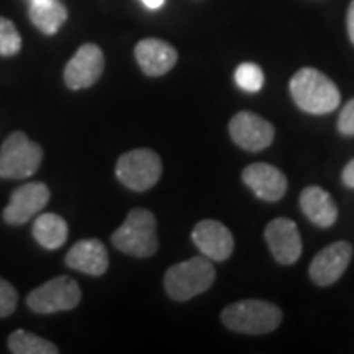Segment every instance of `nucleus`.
Listing matches in <instances>:
<instances>
[{
    "label": "nucleus",
    "mask_w": 354,
    "mask_h": 354,
    "mask_svg": "<svg viewBox=\"0 0 354 354\" xmlns=\"http://www.w3.org/2000/svg\"><path fill=\"white\" fill-rule=\"evenodd\" d=\"M289 91L297 107L312 115L333 112L342 102V94L336 84L313 68L297 71L290 79Z\"/></svg>",
    "instance_id": "f257e3e1"
},
{
    "label": "nucleus",
    "mask_w": 354,
    "mask_h": 354,
    "mask_svg": "<svg viewBox=\"0 0 354 354\" xmlns=\"http://www.w3.org/2000/svg\"><path fill=\"white\" fill-rule=\"evenodd\" d=\"M215 276L212 261L205 256H196L167 269L165 289L172 300L185 302L209 290L214 286Z\"/></svg>",
    "instance_id": "f03ea898"
},
{
    "label": "nucleus",
    "mask_w": 354,
    "mask_h": 354,
    "mask_svg": "<svg viewBox=\"0 0 354 354\" xmlns=\"http://www.w3.org/2000/svg\"><path fill=\"white\" fill-rule=\"evenodd\" d=\"M156 216L146 209H133L128 214L122 227L115 230L112 243L122 253L136 256V258H149L156 254L158 241Z\"/></svg>",
    "instance_id": "7ed1b4c3"
},
{
    "label": "nucleus",
    "mask_w": 354,
    "mask_h": 354,
    "mask_svg": "<svg viewBox=\"0 0 354 354\" xmlns=\"http://www.w3.org/2000/svg\"><path fill=\"white\" fill-rule=\"evenodd\" d=\"M221 322L238 333L266 335L281 325L282 312L277 305L264 300H241L223 308Z\"/></svg>",
    "instance_id": "20e7f679"
},
{
    "label": "nucleus",
    "mask_w": 354,
    "mask_h": 354,
    "mask_svg": "<svg viewBox=\"0 0 354 354\" xmlns=\"http://www.w3.org/2000/svg\"><path fill=\"white\" fill-rule=\"evenodd\" d=\"M43 161V148L25 135L13 131L0 148V177L25 179L38 171Z\"/></svg>",
    "instance_id": "39448f33"
},
{
    "label": "nucleus",
    "mask_w": 354,
    "mask_h": 354,
    "mask_svg": "<svg viewBox=\"0 0 354 354\" xmlns=\"http://www.w3.org/2000/svg\"><path fill=\"white\" fill-rule=\"evenodd\" d=\"M115 172L125 187L135 192H143L156 185L161 179L162 162L153 149H131L118 158Z\"/></svg>",
    "instance_id": "423d86ee"
},
{
    "label": "nucleus",
    "mask_w": 354,
    "mask_h": 354,
    "mask_svg": "<svg viewBox=\"0 0 354 354\" xmlns=\"http://www.w3.org/2000/svg\"><path fill=\"white\" fill-rule=\"evenodd\" d=\"M81 297L77 282L69 276H59L30 292L26 304L37 313H56L76 308Z\"/></svg>",
    "instance_id": "0eeeda50"
},
{
    "label": "nucleus",
    "mask_w": 354,
    "mask_h": 354,
    "mask_svg": "<svg viewBox=\"0 0 354 354\" xmlns=\"http://www.w3.org/2000/svg\"><path fill=\"white\" fill-rule=\"evenodd\" d=\"M230 136L246 151H263L274 141V127L266 118L253 112H238L230 120Z\"/></svg>",
    "instance_id": "6e6552de"
},
{
    "label": "nucleus",
    "mask_w": 354,
    "mask_h": 354,
    "mask_svg": "<svg viewBox=\"0 0 354 354\" xmlns=\"http://www.w3.org/2000/svg\"><path fill=\"white\" fill-rule=\"evenodd\" d=\"M105 68L104 53L97 44L86 43L64 68V82L73 91L87 88L99 81Z\"/></svg>",
    "instance_id": "1a4fd4ad"
},
{
    "label": "nucleus",
    "mask_w": 354,
    "mask_h": 354,
    "mask_svg": "<svg viewBox=\"0 0 354 354\" xmlns=\"http://www.w3.org/2000/svg\"><path fill=\"white\" fill-rule=\"evenodd\" d=\"M353 258V246L348 241H336L323 248L310 263V279L317 286L326 287L335 284L348 269Z\"/></svg>",
    "instance_id": "9d476101"
},
{
    "label": "nucleus",
    "mask_w": 354,
    "mask_h": 354,
    "mask_svg": "<svg viewBox=\"0 0 354 354\" xmlns=\"http://www.w3.org/2000/svg\"><path fill=\"white\" fill-rule=\"evenodd\" d=\"M264 238L277 263L290 266L302 256V238L295 221L289 218H276L264 230Z\"/></svg>",
    "instance_id": "9b49d317"
},
{
    "label": "nucleus",
    "mask_w": 354,
    "mask_h": 354,
    "mask_svg": "<svg viewBox=\"0 0 354 354\" xmlns=\"http://www.w3.org/2000/svg\"><path fill=\"white\" fill-rule=\"evenodd\" d=\"M50 201V189L43 183H28L15 189L10 202L3 210V220L8 225H24L39 214Z\"/></svg>",
    "instance_id": "f8f14e48"
},
{
    "label": "nucleus",
    "mask_w": 354,
    "mask_h": 354,
    "mask_svg": "<svg viewBox=\"0 0 354 354\" xmlns=\"http://www.w3.org/2000/svg\"><path fill=\"white\" fill-rule=\"evenodd\" d=\"M192 241L210 261L228 259L234 250L232 232L216 220L198 221L192 230Z\"/></svg>",
    "instance_id": "ddd939ff"
},
{
    "label": "nucleus",
    "mask_w": 354,
    "mask_h": 354,
    "mask_svg": "<svg viewBox=\"0 0 354 354\" xmlns=\"http://www.w3.org/2000/svg\"><path fill=\"white\" fill-rule=\"evenodd\" d=\"M243 183L258 196L261 201L277 202L287 192V177L276 166L268 162H254L243 171Z\"/></svg>",
    "instance_id": "4468645a"
},
{
    "label": "nucleus",
    "mask_w": 354,
    "mask_h": 354,
    "mask_svg": "<svg viewBox=\"0 0 354 354\" xmlns=\"http://www.w3.org/2000/svg\"><path fill=\"white\" fill-rule=\"evenodd\" d=\"M135 57L146 76H165L177 63V51L165 39L146 38L135 46Z\"/></svg>",
    "instance_id": "2eb2a0df"
},
{
    "label": "nucleus",
    "mask_w": 354,
    "mask_h": 354,
    "mask_svg": "<svg viewBox=\"0 0 354 354\" xmlns=\"http://www.w3.org/2000/svg\"><path fill=\"white\" fill-rule=\"evenodd\" d=\"M66 264L88 276H102L109 269L107 248L100 240L77 241L66 254Z\"/></svg>",
    "instance_id": "dca6fc26"
},
{
    "label": "nucleus",
    "mask_w": 354,
    "mask_h": 354,
    "mask_svg": "<svg viewBox=\"0 0 354 354\" xmlns=\"http://www.w3.org/2000/svg\"><path fill=\"white\" fill-rule=\"evenodd\" d=\"M300 209L313 225L320 228L333 227L338 218V207L333 197L318 185H310L302 190Z\"/></svg>",
    "instance_id": "f3484780"
},
{
    "label": "nucleus",
    "mask_w": 354,
    "mask_h": 354,
    "mask_svg": "<svg viewBox=\"0 0 354 354\" xmlns=\"http://www.w3.org/2000/svg\"><path fill=\"white\" fill-rule=\"evenodd\" d=\"M30 20L44 35H56L57 30L68 20V8L57 0L32 2L28 10Z\"/></svg>",
    "instance_id": "a211bd4d"
},
{
    "label": "nucleus",
    "mask_w": 354,
    "mask_h": 354,
    "mask_svg": "<svg viewBox=\"0 0 354 354\" xmlns=\"http://www.w3.org/2000/svg\"><path fill=\"white\" fill-rule=\"evenodd\" d=\"M68 223L56 214H43L35 220L33 236L46 250H57L68 240Z\"/></svg>",
    "instance_id": "6ab92c4d"
},
{
    "label": "nucleus",
    "mask_w": 354,
    "mask_h": 354,
    "mask_svg": "<svg viewBox=\"0 0 354 354\" xmlns=\"http://www.w3.org/2000/svg\"><path fill=\"white\" fill-rule=\"evenodd\" d=\"M8 348L13 354H57L55 343L26 330H17L8 336Z\"/></svg>",
    "instance_id": "aec40b11"
},
{
    "label": "nucleus",
    "mask_w": 354,
    "mask_h": 354,
    "mask_svg": "<svg viewBox=\"0 0 354 354\" xmlns=\"http://www.w3.org/2000/svg\"><path fill=\"white\" fill-rule=\"evenodd\" d=\"M21 50V37L12 20L0 17V56H15Z\"/></svg>",
    "instance_id": "412c9836"
},
{
    "label": "nucleus",
    "mask_w": 354,
    "mask_h": 354,
    "mask_svg": "<svg viewBox=\"0 0 354 354\" xmlns=\"http://www.w3.org/2000/svg\"><path fill=\"white\" fill-rule=\"evenodd\" d=\"M234 81L246 92H259L264 84L263 69L254 63H243L236 68Z\"/></svg>",
    "instance_id": "4be33fe9"
},
{
    "label": "nucleus",
    "mask_w": 354,
    "mask_h": 354,
    "mask_svg": "<svg viewBox=\"0 0 354 354\" xmlns=\"http://www.w3.org/2000/svg\"><path fill=\"white\" fill-rule=\"evenodd\" d=\"M19 304V292L10 282L0 277V318H6L15 312Z\"/></svg>",
    "instance_id": "5701e85b"
},
{
    "label": "nucleus",
    "mask_w": 354,
    "mask_h": 354,
    "mask_svg": "<svg viewBox=\"0 0 354 354\" xmlns=\"http://www.w3.org/2000/svg\"><path fill=\"white\" fill-rule=\"evenodd\" d=\"M338 131L344 136H354V99L349 100L339 113Z\"/></svg>",
    "instance_id": "b1692460"
},
{
    "label": "nucleus",
    "mask_w": 354,
    "mask_h": 354,
    "mask_svg": "<svg viewBox=\"0 0 354 354\" xmlns=\"http://www.w3.org/2000/svg\"><path fill=\"white\" fill-rule=\"evenodd\" d=\"M342 179H343V184L346 185V187L354 189V159H351V161L344 166Z\"/></svg>",
    "instance_id": "393cba45"
},
{
    "label": "nucleus",
    "mask_w": 354,
    "mask_h": 354,
    "mask_svg": "<svg viewBox=\"0 0 354 354\" xmlns=\"http://www.w3.org/2000/svg\"><path fill=\"white\" fill-rule=\"evenodd\" d=\"M346 28H348V37L354 44V0H351L348 7V15H346Z\"/></svg>",
    "instance_id": "a878e982"
},
{
    "label": "nucleus",
    "mask_w": 354,
    "mask_h": 354,
    "mask_svg": "<svg viewBox=\"0 0 354 354\" xmlns=\"http://www.w3.org/2000/svg\"><path fill=\"white\" fill-rule=\"evenodd\" d=\"M141 2H143L148 8H153V10L165 6V0H141Z\"/></svg>",
    "instance_id": "bb28decb"
},
{
    "label": "nucleus",
    "mask_w": 354,
    "mask_h": 354,
    "mask_svg": "<svg viewBox=\"0 0 354 354\" xmlns=\"http://www.w3.org/2000/svg\"><path fill=\"white\" fill-rule=\"evenodd\" d=\"M32 2H46V0H32Z\"/></svg>",
    "instance_id": "cd10ccee"
}]
</instances>
